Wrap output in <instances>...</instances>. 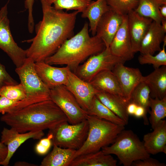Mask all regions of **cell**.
Wrapping results in <instances>:
<instances>
[{
    "instance_id": "obj_1",
    "label": "cell",
    "mask_w": 166,
    "mask_h": 166,
    "mask_svg": "<svg viewBox=\"0 0 166 166\" xmlns=\"http://www.w3.org/2000/svg\"><path fill=\"white\" fill-rule=\"evenodd\" d=\"M42 18L36 26V35L26 49L27 57L35 62L44 61L63 42L73 35L77 11L68 13L56 9L45 0H41Z\"/></svg>"
},
{
    "instance_id": "obj_2",
    "label": "cell",
    "mask_w": 166,
    "mask_h": 166,
    "mask_svg": "<svg viewBox=\"0 0 166 166\" xmlns=\"http://www.w3.org/2000/svg\"><path fill=\"white\" fill-rule=\"evenodd\" d=\"M0 120L20 133L49 129L67 121L64 113L50 99L6 113L1 117Z\"/></svg>"
},
{
    "instance_id": "obj_3",
    "label": "cell",
    "mask_w": 166,
    "mask_h": 166,
    "mask_svg": "<svg viewBox=\"0 0 166 166\" xmlns=\"http://www.w3.org/2000/svg\"><path fill=\"white\" fill-rule=\"evenodd\" d=\"M89 31V25L86 22L78 33L65 41L44 61L51 65H66L75 73L81 63L106 47L101 38L96 35L90 36Z\"/></svg>"
},
{
    "instance_id": "obj_4",
    "label": "cell",
    "mask_w": 166,
    "mask_h": 166,
    "mask_svg": "<svg viewBox=\"0 0 166 166\" xmlns=\"http://www.w3.org/2000/svg\"><path fill=\"white\" fill-rule=\"evenodd\" d=\"M89 124L87 138L81 147L76 150L73 159L84 154L98 151L112 144L118 135L124 129L118 125L94 116L88 115Z\"/></svg>"
},
{
    "instance_id": "obj_5",
    "label": "cell",
    "mask_w": 166,
    "mask_h": 166,
    "mask_svg": "<svg viewBox=\"0 0 166 166\" xmlns=\"http://www.w3.org/2000/svg\"><path fill=\"white\" fill-rule=\"evenodd\" d=\"M111 144L101 150L106 154L116 156L120 163L124 166H131L135 161L150 156L143 142L130 130H122Z\"/></svg>"
},
{
    "instance_id": "obj_6",
    "label": "cell",
    "mask_w": 166,
    "mask_h": 166,
    "mask_svg": "<svg viewBox=\"0 0 166 166\" xmlns=\"http://www.w3.org/2000/svg\"><path fill=\"white\" fill-rule=\"evenodd\" d=\"M89 131L87 120L75 124H69L67 121L61 122L49 129L52 135L53 145L77 150L85 142Z\"/></svg>"
},
{
    "instance_id": "obj_7",
    "label": "cell",
    "mask_w": 166,
    "mask_h": 166,
    "mask_svg": "<svg viewBox=\"0 0 166 166\" xmlns=\"http://www.w3.org/2000/svg\"><path fill=\"white\" fill-rule=\"evenodd\" d=\"M35 63L32 59L27 57L22 65L16 68L15 71L25 88L26 98L38 102L50 99V89L37 74Z\"/></svg>"
},
{
    "instance_id": "obj_8",
    "label": "cell",
    "mask_w": 166,
    "mask_h": 166,
    "mask_svg": "<svg viewBox=\"0 0 166 166\" xmlns=\"http://www.w3.org/2000/svg\"><path fill=\"white\" fill-rule=\"evenodd\" d=\"M125 61L113 55L109 46H106L101 52L88 58L77 68L75 74L82 80L89 82L99 72L104 70H112L115 66Z\"/></svg>"
},
{
    "instance_id": "obj_9",
    "label": "cell",
    "mask_w": 166,
    "mask_h": 166,
    "mask_svg": "<svg viewBox=\"0 0 166 166\" xmlns=\"http://www.w3.org/2000/svg\"><path fill=\"white\" fill-rule=\"evenodd\" d=\"M49 97L65 115L67 121L75 124L86 120L88 114L64 85L50 89Z\"/></svg>"
},
{
    "instance_id": "obj_10",
    "label": "cell",
    "mask_w": 166,
    "mask_h": 166,
    "mask_svg": "<svg viewBox=\"0 0 166 166\" xmlns=\"http://www.w3.org/2000/svg\"><path fill=\"white\" fill-rule=\"evenodd\" d=\"M9 1L0 9V49L7 54L16 68H18L22 65L27 57L26 51L18 45L12 35L8 16Z\"/></svg>"
},
{
    "instance_id": "obj_11",
    "label": "cell",
    "mask_w": 166,
    "mask_h": 166,
    "mask_svg": "<svg viewBox=\"0 0 166 166\" xmlns=\"http://www.w3.org/2000/svg\"><path fill=\"white\" fill-rule=\"evenodd\" d=\"M65 85L84 110L86 112L90 109L93 98L98 91L89 82L82 80L70 70Z\"/></svg>"
},
{
    "instance_id": "obj_12",
    "label": "cell",
    "mask_w": 166,
    "mask_h": 166,
    "mask_svg": "<svg viewBox=\"0 0 166 166\" xmlns=\"http://www.w3.org/2000/svg\"><path fill=\"white\" fill-rule=\"evenodd\" d=\"M0 141L7 146V156L4 160L0 163V165H8L10 160L14 153L19 146L30 139H40L44 136L43 131H30L20 133L10 128H4L1 133Z\"/></svg>"
},
{
    "instance_id": "obj_13",
    "label": "cell",
    "mask_w": 166,
    "mask_h": 166,
    "mask_svg": "<svg viewBox=\"0 0 166 166\" xmlns=\"http://www.w3.org/2000/svg\"><path fill=\"white\" fill-rule=\"evenodd\" d=\"M124 64H117L112 71L117 79L124 99L129 103L133 91L142 81L143 76L138 68L126 66Z\"/></svg>"
},
{
    "instance_id": "obj_14",
    "label": "cell",
    "mask_w": 166,
    "mask_h": 166,
    "mask_svg": "<svg viewBox=\"0 0 166 166\" xmlns=\"http://www.w3.org/2000/svg\"><path fill=\"white\" fill-rule=\"evenodd\" d=\"M127 19L132 49L135 53L139 51L141 41L153 21L140 15L135 10L128 14Z\"/></svg>"
},
{
    "instance_id": "obj_15",
    "label": "cell",
    "mask_w": 166,
    "mask_h": 166,
    "mask_svg": "<svg viewBox=\"0 0 166 166\" xmlns=\"http://www.w3.org/2000/svg\"><path fill=\"white\" fill-rule=\"evenodd\" d=\"M36 71L43 82L50 89L60 85H65L68 81V66L57 67L41 61L35 63Z\"/></svg>"
},
{
    "instance_id": "obj_16",
    "label": "cell",
    "mask_w": 166,
    "mask_h": 166,
    "mask_svg": "<svg viewBox=\"0 0 166 166\" xmlns=\"http://www.w3.org/2000/svg\"><path fill=\"white\" fill-rule=\"evenodd\" d=\"M113 55L125 61L132 59L133 52L128 33L127 15H123L122 23L109 46Z\"/></svg>"
},
{
    "instance_id": "obj_17",
    "label": "cell",
    "mask_w": 166,
    "mask_h": 166,
    "mask_svg": "<svg viewBox=\"0 0 166 166\" xmlns=\"http://www.w3.org/2000/svg\"><path fill=\"white\" fill-rule=\"evenodd\" d=\"M123 16L110 9L105 13L100 20L96 29V35L109 46L121 26Z\"/></svg>"
},
{
    "instance_id": "obj_18",
    "label": "cell",
    "mask_w": 166,
    "mask_h": 166,
    "mask_svg": "<svg viewBox=\"0 0 166 166\" xmlns=\"http://www.w3.org/2000/svg\"><path fill=\"white\" fill-rule=\"evenodd\" d=\"M152 132L145 134L143 144L150 154L166 153V121L161 120L156 124Z\"/></svg>"
},
{
    "instance_id": "obj_19",
    "label": "cell",
    "mask_w": 166,
    "mask_h": 166,
    "mask_svg": "<svg viewBox=\"0 0 166 166\" xmlns=\"http://www.w3.org/2000/svg\"><path fill=\"white\" fill-rule=\"evenodd\" d=\"M161 23L153 21L140 44L139 52L141 54L153 55L161 50L160 45L166 36Z\"/></svg>"
},
{
    "instance_id": "obj_20",
    "label": "cell",
    "mask_w": 166,
    "mask_h": 166,
    "mask_svg": "<svg viewBox=\"0 0 166 166\" xmlns=\"http://www.w3.org/2000/svg\"><path fill=\"white\" fill-rule=\"evenodd\" d=\"M89 82L98 91L115 95L127 102L124 98L117 79L112 70H106L101 71Z\"/></svg>"
},
{
    "instance_id": "obj_21",
    "label": "cell",
    "mask_w": 166,
    "mask_h": 166,
    "mask_svg": "<svg viewBox=\"0 0 166 166\" xmlns=\"http://www.w3.org/2000/svg\"><path fill=\"white\" fill-rule=\"evenodd\" d=\"M149 74L143 76L142 81L147 85L150 97L162 99L166 97V66H162Z\"/></svg>"
},
{
    "instance_id": "obj_22",
    "label": "cell",
    "mask_w": 166,
    "mask_h": 166,
    "mask_svg": "<svg viewBox=\"0 0 166 166\" xmlns=\"http://www.w3.org/2000/svg\"><path fill=\"white\" fill-rule=\"evenodd\" d=\"M117 163L111 155L106 154L100 150L77 157L70 166H116Z\"/></svg>"
},
{
    "instance_id": "obj_23",
    "label": "cell",
    "mask_w": 166,
    "mask_h": 166,
    "mask_svg": "<svg viewBox=\"0 0 166 166\" xmlns=\"http://www.w3.org/2000/svg\"><path fill=\"white\" fill-rule=\"evenodd\" d=\"M95 96L118 117L122 119L127 125L128 122L129 115L126 108L129 103L115 95L107 92L98 91Z\"/></svg>"
},
{
    "instance_id": "obj_24",
    "label": "cell",
    "mask_w": 166,
    "mask_h": 166,
    "mask_svg": "<svg viewBox=\"0 0 166 166\" xmlns=\"http://www.w3.org/2000/svg\"><path fill=\"white\" fill-rule=\"evenodd\" d=\"M110 9L106 0H97L92 1L81 13V17L89 20V31L92 36L96 35L97 26L102 16Z\"/></svg>"
},
{
    "instance_id": "obj_25",
    "label": "cell",
    "mask_w": 166,
    "mask_h": 166,
    "mask_svg": "<svg viewBox=\"0 0 166 166\" xmlns=\"http://www.w3.org/2000/svg\"><path fill=\"white\" fill-rule=\"evenodd\" d=\"M51 152L42 161L41 166H70L76 150L53 145Z\"/></svg>"
},
{
    "instance_id": "obj_26",
    "label": "cell",
    "mask_w": 166,
    "mask_h": 166,
    "mask_svg": "<svg viewBox=\"0 0 166 166\" xmlns=\"http://www.w3.org/2000/svg\"><path fill=\"white\" fill-rule=\"evenodd\" d=\"M164 4H166V0H139L138 6L135 10L142 16L161 23L164 18L160 14L159 8Z\"/></svg>"
},
{
    "instance_id": "obj_27",
    "label": "cell",
    "mask_w": 166,
    "mask_h": 166,
    "mask_svg": "<svg viewBox=\"0 0 166 166\" xmlns=\"http://www.w3.org/2000/svg\"><path fill=\"white\" fill-rule=\"evenodd\" d=\"M86 113L88 115L95 116L118 125H126L122 119L101 102L95 96L90 109Z\"/></svg>"
},
{
    "instance_id": "obj_28",
    "label": "cell",
    "mask_w": 166,
    "mask_h": 166,
    "mask_svg": "<svg viewBox=\"0 0 166 166\" xmlns=\"http://www.w3.org/2000/svg\"><path fill=\"white\" fill-rule=\"evenodd\" d=\"M149 108L151 110L148 112V121L153 129L158 122L166 117V97L162 99L150 97Z\"/></svg>"
},
{
    "instance_id": "obj_29",
    "label": "cell",
    "mask_w": 166,
    "mask_h": 166,
    "mask_svg": "<svg viewBox=\"0 0 166 166\" xmlns=\"http://www.w3.org/2000/svg\"><path fill=\"white\" fill-rule=\"evenodd\" d=\"M150 90L147 84L141 82L133 91L129 102H133L137 105L144 108L147 113L149 109Z\"/></svg>"
},
{
    "instance_id": "obj_30",
    "label": "cell",
    "mask_w": 166,
    "mask_h": 166,
    "mask_svg": "<svg viewBox=\"0 0 166 166\" xmlns=\"http://www.w3.org/2000/svg\"><path fill=\"white\" fill-rule=\"evenodd\" d=\"M56 9L66 11H77L82 13L89 5L92 0H45Z\"/></svg>"
},
{
    "instance_id": "obj_31",
    "label": "cell",
    "mask_w": 166,
    "mask_h": 166,
    "mask_svg": "<svg viewBox=\"0 0 166 166\" xmlns=\"http://www.w3.org/2000/svg\"><path fill=\"white\" fill-rule=\"evenodd\" d=\"M111 10L122 15H127L137 8L139 0H106Z\"/></svg>"
},
{
    "instance_id": "obj_32",
    "label": "cell",
    "mask_w": 166,
    "mask_h": 166,
    "mask_svg": "<svg viewBox=\"0 0 166 166\" xmlns=\"http://www.w3.org/2000/svg\"><path fill=\"white\" fill-rule=\"evenodd\" d=\"M0 96L11 100H22L26 98V94L24 87L20 83L3 86L0 89Z\"/></svg>"
},
{
    "instance_id": "obj_33",
    "label": "cell",
    "mask_w": 166,
    "mask_h": 166,
    "mask_svg": "<svg viewBox=\"0 0 166 166\" xmlns=\"http://www.w3.org/2000/svg\"><path fill=\"white\" fill-rule=\"evenodd\" d=\"M165 46H163L162 49L156 55L153 56L149 53L141 54L138 57L140 64H151L155 69L162 66H166V53Z\"/></svg>"
},
{
    "instance_id": "obj_34",
    "label": "cell",
    "mask_w": 166,
    "mask_h": 166,
    "mask_svg": "<svg viewBox=\"0 0 166 166\" xmlns=\"http://www.w3.org/2000/svg\"><path fill=\"white\" fill-rule=\"evenodd\" d=\"M29 105L28 102L25 99L13 100L0 96V113L2 115L17 111Z\"/></svg>"
},
{
    "instance_id": "obj_35",
    "label": "cell",
    "mask_w": 166,
    "mask_h": 166,
    "mask_svg": "<svg viewBox=\"0 0 166 166\" xmlns=\"http://www.w3.org/2000/svg\"><path fill=\"white\" fill-rule=\"evenodd\" d=\"M52 134L48 132L46 137L41 139L35 146V150L36 152L40 155L46 154L52 144Z\"/></svg>"
},
{
    "instance_id": "obj_36",
    "label": "cell",
    "mask_w": 166,
    "mask_h": 166,
    "mask_svg": "<svg viewBox=\"0 0 166 166\" xmlns=\"http://www.w3.org/2000/svg\"><path fill=\"white\" fill-rule=\"evenodd\" d=\"M18 84L7 71L5 66L0 63V89L5 86Z\"/></svg>"
},
{
    "instance_id": "obj_37",
    "label": "cell",
    "mask_w": 166,
    "mask_h": 166,
    "mask_svg": "<svg viewBox=\"0 0 166 166\" xmlns=\"http://www.w3.org/2000/svg\"><path fill=\"white\" fill-rule=\"evenodd\" d=\"M133 166H165L166 164L150 156L143 160H137L132 164Z\"/></svg>"
},
{
    "instance_id": "obj_38",
    "label": "cell",
    "mask_w": 166,
    "mask_h": 166,
    "mask_svg": "<svg viewBox=\"0 0 166 166\" xmlns=\"http://www.w3.org/2000/svg\"><path fill=\"white\" fill-rule=\"evenodd\" d=\"M35 0H25V6L28 10V19L32 20L33 19V7Z\"/></svg>"
},
{
    "instance_id": "obj_39",
    "label": "cell",
    "mask_w": 166,
    "mask_h": 166,
    "mask_svg": "<svg viewBox=\"0 0 166 166\" xmlns=\"http://www.w3.org/2000/svg\"><path fill=\"white\" fill-rule=\"evenodd\" d=\"M7 154L8 149L7 146L0 141V163L5 160Z\"/></svg>"
},
{
    "instance_id": "obj_40",
    "label": "cell",
    "mask_w": 166,
    "mask_h": 166,
    "mask_svg": "<svg viewBox=\"0 0 166 166\" xmlns=\"http://www.w3.org/2000/svg\"><path fill=\"white\" fill-rule=\"evenodd\" d=\"M137 106V105L133 102H130L128 104L126 110L129 115L133 116Z\"/></svg>"
},
{
    "instance_id": "obj_41",
    "label": "cell",
    "mask_w": 166,
    "mask_h": 166,
    "mask_svg": "<svg viewBox=\"0 0 166 166\" xmlns=\"http://www.w3.org/2000/svg\"><path fill=\"white\" fill-rule=\"evenodd\" d=\"M160 14L163 18L166 19V4L163 5L159 7Z\"/></svg>"
},
{
    "instance_id": "obj_42",
    "label": "cell",
    "mask_w": 166,
    "mask_h": 166,
    "mask_svg": "<svg viewBox=\"0 0 166 166\" xmlns=\"http://www.w3.org/2000/svg\"><path fill=\"white\" fill-rule=\"evenodd\" d=\"M14 166H36L35 164H30L29 163L23 162V161H19L18 162H16L14 165Z\"/></svg>"
},
{
    "instance_id": "obj_43",
    "label": "cell",
    "mask_w": 166,
    "mask_h": 166,
    "mask_svg": "<svg viewBox=\"0 0 166 166\" xmlns=\"http://www.w3.org/2000/svg\"><path fill=\"white\" fill-rule=\"evenodd\" d=\"M161 24L163 29L166 32V19H163L161 22Z\"/></svg>"
}]
</instances>
